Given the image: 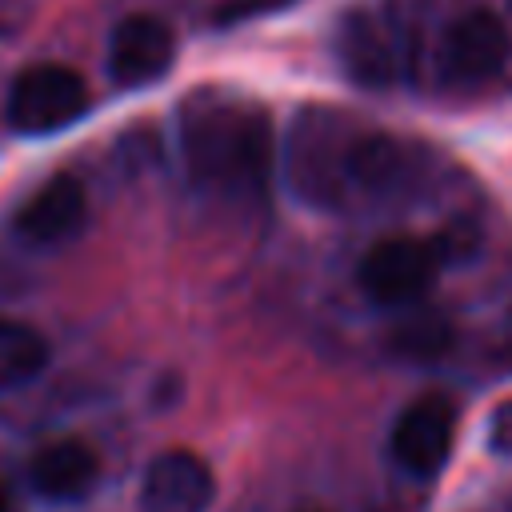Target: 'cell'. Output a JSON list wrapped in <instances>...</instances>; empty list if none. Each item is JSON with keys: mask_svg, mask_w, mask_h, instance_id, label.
Masks as SVG:
<instances>
[{"mask_svg": "<svg viewBox=\"0 0 512 512\" xmlns=\"http://www.w3.org/2000/svg\"><path fill=\"white\" fill-rule=\"evenodd\" d=\"M88 112V84L68 64H32L8 88V124L24 136H48Z\"/></svg>", "mask_w": 512, "mask_h": 512, "instance_id": "3957f363", "label": "cell"}, {"mask_svg": "<svg viewBox=\"0 0 512 512\" xmlns=\"http://www.w3.org/2000/svg\"><path fill=\"white\" fill-rule=\"evenodd\" d=\"M212 500H216V476L188 448L160 452L140 484V512H208Z\"/></svg>", "mask_w": 512, "mask_h": 512, "instance_id": "ba28073f", "label": "cell"}, {"mask_svg": "<svg viewBox=\"0 0 512 512\" xmlns=\"http://www.w3.org/2000/svg\"><path fill=\"white\" fill-rule=\"evenodd\" d=\"M172 60H176V36L160 16L136 12L112 28L108 72L120 88H144V84L160 80L172 68Z\"/></svg>", "mask_w": 512, "mask_h": 512, "instance_id": "52a82bcc", "label": "cell"}, {"mask_svg": "<svg viewBox=\"0 0 512 512\" xmlns=\"http://www.w3.org/2000/svg\"><path fill=\"white\" fill-rule=\"evenodd\" d=\"M48 368V340L40 328L0 316V388H20Z\"/></svg>", "mask_w": 512, "mask_h": 512, "instance_id": "7c38bea8", "label": "cell"}, {"mask_svg": "<svg viewBox=\"0 0 512 512\" xmlns=\"http://www.w3.org/2000/svg\"><path fill=\"white\" fill-rule=\"evenodd\" d=\"M448 344H452V324H444V320H416V324H404L396 332V348L404 356H416V360L440 356Z\"/></svg>", "mask_w": 512, "mask_h": 512, "instance_id": "4fadbf2b", "label": "cell"}, {"mask_svg": "<svg viewBox=\"0 0 512 512\" xmlns=\"http://www.w3.org/2000/svg\"><path fill=\"white\" fill-rule=\"evenodd\" d=\"M456 440V412L444 396H420L412 400L396 424H392V460L412 476H432L448 460Z\"/></svg>", "mask_w": 512, "mask_h": 512, "instance_id": "8992f818", "label": "cell"}, {"mask_svg": "<svg viewBox=\"0 0 512 512\" xmlns=\"http://www.w3.org/2000/svg\"><path fill=\"white\" fill-rule=\"evenodd\" d=\"M0 512H8V492H4V484H0Z\"/></svg>", "mask_w": 512, "mask_h": 512, "instance_id": "2e32d148", "label": "cell"}, {"mask_svg": "<svg viewBox=\"0 0 512 512\" xmlns=\"http://www.w3.org/2000/svg\"><path fill=\"white\" fill-rule=\"evenodd\" d=\"M100 460L84 440H56L40 448L28 464V480L44 500H80L92 492Z\"/></svg>", "mask_w": 512, "mask_h": 512, "instance_id": "8fae6325", "label": "cell"}, {"mask_svg": "<svg viewBox=\"0 0 512 512\" xmlns=\"http://www.w3.org/2000/svg\"><path fill=\"white\" fill-rule=\"evenodd\" d=\"M412 184V156L400 140L380 132H356L344 156V188L356 196L388 200Z\"/></svg>", "mask_w": 512, "mask_h": 512, "instance_id": "30bf717a", "label": "cell"}, {"mask_svg": "<svg viewBox=\"0 0 512 512\" xmlns=\"http://www.w3.org/2000/svg\"><path fill=\"white\" fill-rule=\"evenodd\" d=\"M416 36L400 24V16L356 8L340 20L336 52L352 80L364 88H392L412 72Z\"/></svg>", "mask_w": 512, "mask_h": 512, "instance_id": "7a4b0ae2", "label": "cell"}, {"mask_svg": "<svg viewBox=\"0 0 512 512\" xmlns=\"http://www.w3.org/2000/svg\"><path fill=\"white\" fill-rule=\"evenodd\" d=\"M508 52H512V36H508L504 20L484 12V8H472V12L456 16L444 28L436 60H440V76L444 80H452V84H484L508 64Z\"/></svg>", "mask_w": 512, "mask_h": 512, "instance_id": "5b68a950", "label": "cell"}, {"mask_svg": "<svg viewBox=\"0 0 512 512\" xmlns=\"http://www.w3.org/2000/svg\"><path fill=\"white\" fill-rule=\"evenodd\" d=\"M488 444L500 456H512V400H500L488 416Z\"/></svg>", "mask_w": 512, "mask_h": 512, "instance_id": "9a60e30c", "label": "cell"}, {"mask_svg": "<svg viewBox=\"0 0 512 512\" xmlns=\"http://www.w3.org/2000/svg\"><path fill=\"white\" fill-rule=\"evenodd\" d=\"M440 264H444L440 244L424 236H388L364 252L356 280L372 304L400 308L428 296V288L440 276Z\"/></svg>", "mask_w": 512, "mask_h": 512, "instance_id": "277c9868", "label": "cell"}, {"mask_svg": "<svg viewBox=\"0 0 512 512\" xmlns=\"http://www.w3.org/2000/svg\"><path fill=\"white\" fill-rule=\"evenodd\" d=\"M284 4H296V0H224L216 8V20L220 24H236V20H252V16H264V12H276Z\"/></svg>", "mask_w": 512, "mask_h": 512, "instance_id": "5bb4252c", "label": "cell"}, {"mask_svg": "<svg viewBox=\"0 0 512 512\" xmlns=\"http://www.w3.org/2000/svg\"><path fill=\"white\" fill-rule=\"evenodd\" d=\"M88 220V196H84V184L76 176H52L48 184H40L20 216H16V232L28 240V244H64L72 240Z\"/></svg>", "mask_w": 512, "mask_h": 512, "instance_id": "9c48e42d", "label": "cell"}, {"mask_svg": "<svg viewBox=\"0 0 512 512\" xmlns=\"http://www.w3.org/2000/svg\"><path fill=\"white\" fill-rule=\"evenodd\" d=\"M180 148L200 188L252 200L264 192L272 172V120L264 108L196 100L180 116Z\"/></svg>", "mask_w": 512, "mask_h": 512, "instance_id": "6da1fadb", "label": "cell"}]
</instances>
